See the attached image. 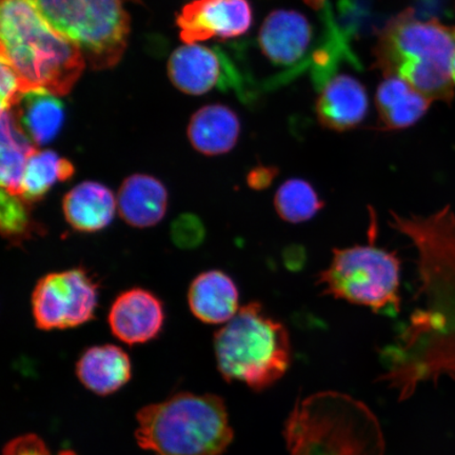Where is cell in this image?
<instances>
[{"label": "cell", "mask_w": 455, "mask_h": 455, "mask_svg": "<svg viewBox=\"0 0 455 455\" xmlns=\"http://www.w3.org/2000/svg\"><path fill=\"white\" fill-rule=\"evenodd\" d=\"M241 134L237 114L224 105H209L195 113L188 126V139L195 149L207 156L230 152Z\"/></svg>", "instance_id": "16"}, {"label": "cell", "mask_w": 455, "mask_h": 455, "mask_svg": "<svg viewBox=\"0 0 455 455\" xmlns=\"http://www.w3.org/2000/svg\"><path fill=\"white\" fill-rule=\"evenodd\" d=\"M369 243L334 249L331 261L317 276L322 293L395 316L401 309V259L375 244L377 224L371 212Z\"/></svg>", "instance_id": "5"}, {"label": "cell", "mask_w": 455, "mask_h": 455, "mask_svg": "<svg viewBox=\"0 0 455 455\" xmlns=\"http://www.w3.org/2000/svg\"><path fill=\"white\" fill-rule=\"evenodd\" d=\"M252 25L248 0H195L178 16L180 39L187 44L243 36Z\"/></svg>", "instance_id": "9"}, {"label": "cell", "mask_w": 455, "mask_h": 455, "mask_svg": "<svg viewBox=\"0 0 455 455\" xmlns=\"http://www.w3.org/2000/svg\"><path fill=\"white\" fill-rule=\"evenodd\" d=\"M171 82L181 92L203 95L215 87H240L241 76L220 49L191 44L181 45L171 55L168 64Z\"/></svg>", "instance_id": "8"}, {"label": "cell", "mask_w": 455, "mask_h": 455, "mask_svg": "<svg viewBox=\"0 0 455 455\" xmlns=\"http://www.w3.org/2000/svg\"><path fill=\"white\" fill-rule=\"evenodd\" d=\"M3 455H53L44 442L36 435H25L10 441L4 448ZM62 455H73L65 452Z\"/></svg>", "instance_id": "25"}, {"label": "cell", "mask_w": 455, "mask_h": 455, "mask_svg": "<svg viewBox=\"0 0 455 455\" xmlns=\"http://www.w3.org/2000/svg\"><path fill=\"white\" fill-rule=\"evenodd\" d=\"M451 76H452V81L455 85V53L453 55L452 62H451Z\"/></svg>", "instance_id": "28"}, {"label": "cell", "mask_w": 455, "mask_h": 455, "mask_svg": "<svg viewBox=\"0 0 455 455\" xmlns=\"http://www.w3.org/2000/svg\"><path fill=\"white\" fill-rule=\"evenodd\" d=\"M99 295L98 282L84 268L49 273L33 290L36 325L44 331L82 326L93 320Z\"/></svg>", "instance_id": "7"}, {"label": "cell", "mask_w": 455, "mask_h": 455, "mask_svg": "<svg viewBox=\"0 0 455 455\" xmlns=\"http://www.w3.org/2000/svg\"><path fill=\"white\" fill-rule=\"evenodd\" d=\"M204 235L206 232L203 221L193 214L180 215L171 227V236L180 248H196L204 242Z\"/></svg>", "instance_id": "24"}, {"label": "cell", "mask_w": 455, "mask_h": 455, "mask_svg": "<svg viewBox=\"0 0 455 455\" xmlns=\"http://www.w3.org/2000/svg\"><path fill=\"white\" fill-rule=\"evenodd\" d=\"M431 102L403 79L386 77L375 96L379 113L377 129L396 131L412 127L428 111Z\"/></svg>", "instance_id": "18"}, {"label": "cell", "mask_w": 455, "mask_h": 455, "mask_svg": "<svg viewBox=\"0 0 455 455\" xmlns=\"http://www.w3.org/2000/svg\"><path fill=\"white\" fill-rule=\"evenodd\" d=\"M368 109L365 87L354 77L339 76L322 88L315 111L323 128L345 132L360 126Z\"/></svg>", "instance_id": "12"}, {"label": "cell", "mask_w": 455, "mask_h": 455, "mask_svg": "<svg viewBox=\"0 0 455 455\" xmlns=\"http://www.w3.org/2000/svg\"><path fill=\"white\" fill-rule=\"evenodd\" d=\"M36 151L34 142L17 122L11 110L2 111V166L0 180L3 190L20 196L21 180L28 157Z\"/></svg>", "instance_id": "20"}, {"label": "cell", "mask_w": 455, "mask_h": 455, "mask_svg": "<svg viewBox=\"0 0 455 455\" xmlns=\"http://www.w3.org/2000/svg\"><path fill=\"white\" fill-rule=\"evenodd\" d=\"M218 367L228 382L264 390L283 377L291 363L288 330L252 301L214 335Z\"/></svg>", "instance_id": "4"}, {"label": "cell", "mask_w": 455, "mask_h": 455, "mask_svg": "<svg viewBox=\"0 0 455 455\" xmlns=\"http://www.w3.org/2000/svg\"><path fill=\"white\" fill-rule=\"evenodd\" d=\"M277 170L275 168L259 166L250 171L247 176L248 185L255 190H264L275 179Z\"/></svg>", "instance_id": "27"}, {"label": "cell", "mask_w": 455, "mask_h": 455, "mask_svg": "<svg viewBox=\"0 0 455 455\" xmlns=\"http://www.w3.org/2000/svg\"><path fill=\"white\" fill-rule=\"evenodd\" d=\"M455 28L422 20L411 9L391 20L374 49L375 66L386 77L397 76L431 101H451Z\"/></svg>", "instance_id": "2"}, {"label": "cell", "mask_w": 455, "mask_h": 455, "mask_svg": "<svg viewBox=\"0 0 455 455\" xmlns=\"http://www.w3.org/2000/svg\"><path fill=\"white\" fill-rule=\"evenodd\" d=\"M136 441L156 455H221L233 441L223 398L180 392L136 414Z\"/></svg>", "instance_id": "3"}, {"label": "cell", "mask_w": 455, "mask_h": 455, "mask_svg": "<svg viewBox=\"0 0 455 455\" xmlns=\"http://www.w3.org/2000/svg\"><path fill=\"white\" fill-rule=\"evenodd\" d=\"M168 204L166 186L152 175H131L119 188V215L129 226L139 229L161 223L167 213Z\"/></svg>", "instance_id": "13"}, {"label": "cell", "mask_w": 455, "mask_h": 455, "mask_svg": "<svg viewBox=\"0 0 455 455\" xmlns=\"http://www.w3.org/2000/svg\"><path fill=\"white\" fill-rule=\"evenodd\" d=\"M117 201L104 184L87 180L72 188L62 199V212L73 230L95 233L109 226Z\"/></svg>", "instance_id": "15"}, {"label": "cell", "mask_w": 455, "mask_h": 455, "mask_svg": "<svg viewBox=\"0 0 455 455\" xmlns=\"http://www.w3.org/2000/svg\"><path fill=\"white\" fill-rule=\"evenodd\" d=\"M74 174L76 167L69 159L52 150H36L28 159L20 197L30 204L41 202L56 183L70 180Z\"/></svg>", "instance_id": "21"}, {"label": "cell", "mask_w": 455, "mask_h": 455, "mask_svg": "<svg viewBox=\"0 0 455 455\" xmlns=\"http://www.w3.org/2000/svg\"><path fill=\"white\" fill-rule=\"evenodd\" d=\"M51 27L81 50L94 70L122 60L130 36L124 0H31Z\"/></svg>", "instance_id": "6"}, {"label": "cell", "mask_w": 455, "mask_h": 455, "mask_svg": "<svg viewBox=\"0 0 455 455\" xmlns=\"http://www.w3.org/2000/svg\"><path fill=\"white\" fill-rule=\"evenodd\" d=\"M315 188L303 179H290L278 188L275 207L280 218L290 224H301L315 218L323 208Z\"/></svg>", "instance_id": "22"}, {"label": "cell", "mask_w": 455, "mask_h": 455, "mask_svg": "<svg viewBox=\"0 0 455 455\" xmlns=\"http://www.w3.org/2000/svg\"><path fill=\"white\" fill-rule=\"evenodd\" d=\"M131 372L129 355L114 345L91 347L76 363L78 379L85 388L101 396L121 389L129 382Z\"/></svg>", "instance_id": "17"}, {"label": "cell", "mask_w": 455, "mask_h": 455, "mask_svg": "<svg viewBox=\"0 0 455 455\" xmlns=\"http://www.w3.org/2000/svg\"><path fill=\"white\" fill-rule=\"evenodd\" d=\"M108 323L114 337L123 343L144 344L161 333L164 305L156 294L146 289H129L113 301Z\"/></svg>", "instance_id": "10"}, {"label": "cell", "mask_w": 455, "mask_h": 455, "mask_svg": "<svg viewBox=\"0 0 455 455\" xmlns=\"http://www.w3.org/2000/svg\"><path fill=\"white\" fill-rule=\"evenodd\" d=\"M9 110L14 113L28 138L38 146L53 141L64 126V105L56 95L44 90L21 93Z\"/></svg>", "instance_id": "19"}, {"label": "cell", "mask_w": 455, "mask_h": 455, "mask_svg": "<svg viewBox=\"0 0 455 455\" xmlns=\"http://www.w3.org/2000/svg\"><path fill=\"white\" fill-rule=\"evenodd\" d=\"M188 303L199 321L219 325L231 321L240 310V292L235 281L225 272L209 270L192 281Z\"/></svg>", "instance_id": "14"}, {"label": "cell", "mask_w": 455, "mask_h": 455, "mask_svg": "<svg viewBox=\"0 0 455 455\" xmlns=\"http://www.w3.org/2000/svg\"><path fill=\"white\" fill-rule=\"evenodd\" d=\"M0 230L4 240L12 244H21L34 235H42V226L34 220L31 204L20 196L2 191Z\"/></svg>", "instance_id": "23"}, {"label": "cell", "mask_w": 455, "mask_h": 455, "mask_svg": "<svg viewBox=\"0 0 455 455\" xmlns=\"http://www.w3.org/2000/svg\"><path fill=\"white\" fill-rule=\"evenodd\" d=\"M313 38L312 26L297 11L277 10L261 26L259 44L273 64L293 67L305 59Z\"/></svg>", "instance_id": "11"}, {"label": "cell", "mask_w": 455, "mask_h": 455, "mask_svg": "<svg viewBox=\"0 0 455 455\" xmlns=\"http://www.w3.org/2000/svg\"><path fill=\"white\" fill-rule=\"evenodd\" d=\"M2 110H9L15 104L17 99L22 92L21 83L19 76L7 62L2 60Z\"/></svg>", "instance_id": "26"}, {"label": "cell", "mask_w": 455, "mask_h": 455, "mask_svg": "<svg viewBox=\"0 0 455 455\" xmlns=\"http://www.w3.org/2000/svg\"><path fill=\"white\" fill-rule=\"evenodd\" d=\"M0 36L2 60L19 76L22 92L64 96L82 76L81 50L51 27L31 0H2Z\"/></svg>", "instance_id": "1"}]
</instances>
